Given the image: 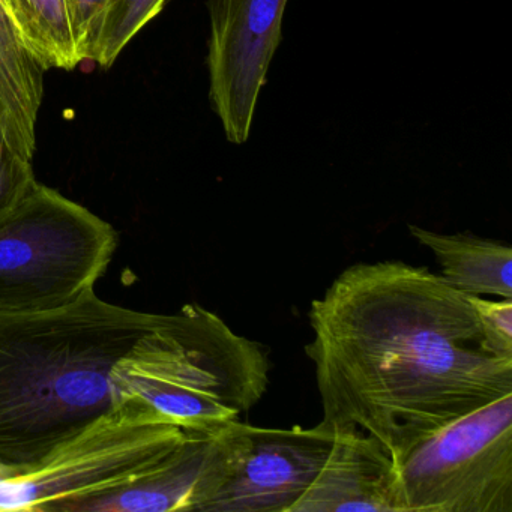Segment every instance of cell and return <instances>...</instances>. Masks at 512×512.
<instances>
[{
	"instance_id": "5",
	"label": "cell",
	"mask_w": 512,
	"mask_h": 512,
	"mask_svg": "<svg viewBox=\"0 0 512 512\" xmlns=\"http://www.w3.org/2000/svg\"><path fill=\"white\" fill-rule=\"evenodd\" d=\"M116 245L112 224L37 182L0 226V314L74 304L95 290Z\"/></svg>"
},
{
	"instance_id": "7",
	"label": "cell",
	"mask_w": 512,
	"mask_h": 512,
	"mask_svg": "<svg viewBox=\"0 0 512 512\" xmlns=\"http://www.w3.org/2000/svg\"><path fill=\"white\" fill-rule=\"evenodd\" d=\"M335 427L263 428L241 421L214 434L200 512H290L322 469Z\"/></svg>"
},
{
	"instance_id": "4",
	"label": "cell",
	"mask_w": 512,
	"mask_h": 512,
	"mask_svg": "<svg viewBox=\"0 0 512 512\" xmlns=\"http://www.w3.org/2000/svg\"><path fill=\"white\" fill-rule=\"evenodd\" d=\"M190 431L133 398L20 472L0 473V511L80 512L154 473Z\"/></svg>"
},
{
	"instance_id": "8",
	"label": "cell",
	"mask_w": 512,
	"mask_h": 512,
	"mask_svg": "<svg viewBox=\"0 0 512 512\" xmlns=\"http://www.w3.org/2000/svg\"><path fill=\"white\" fill-rule=\"evenodd\" d=\"M289 0H208L209 101L224 136L244 145L281 43Z\"/></svg>"
},
{
	"instance_id": "11",
	"label": "cell",
	"mask_w": 512,
	"mask_h": 512,
	"mask_svg": "<svg viewBox=\"0 0 512 512\" xmlns=\"http://www.w3.org/2000/svg\"><path fill=\"white\" fill-rule=\"evenodd\" d=\"M43 73L23 46L4 0H0V133L20 157L29 161L37 149Z\"/></svg>"
},
{
	"instance_id": "17",
	"label": "cell",
	"mask_w": 512,
	"mask_h": 512,
	"mask_svg": "<svg viewBox=\"0 0 512 512\" xmlns=\"http://www.w3.org/2000/svg\"><path fill=\"white\" fill-rule=\"evenodd\" d=\"M70 11L71 28L76 41L77 55L86 62V52L94 37L95 28L107 0H67Z\"/></svg>"
},
{
	"instance_id": "1",
	"label": "cell",
	"mask_w": 512,
	"mask_h": 512,
	"mask_svg": "<svg viewBox=\"0 0 512 512\" xmlns=\"http://www.w3.org/2000/svg\"><path fill=\"white\" fill-rule=\"evenodd\" d=\"M323 421L374 437L392 461L454 419L512 394L470 295L401 260L344 269L311 304Z\"/></svg>"
},
{
	"instance_id": "12",
	"label": "cell",
	"mask_w": 512,
	"mask_h": 512,
	"mask_svg": "<svg viewBox=\"0 0 512 512\" xmlns=\"http://www.w3.org/2000/svg\"><path fill=\"white\" fill-rule=\"evenodd\" d=\"M410 235L433 251L440 277L467 295L512 299V248L472 233H437L409 224Z\"/></svg>"
},
{
	"instance_id": "15",
	"label": "cell",
	"mask_w": 512,
	"mask_h": 512,
	"mask_svg": "<svg viewBox=\"0 0 512 512\" xmlns=\"http://www.w3.org/2000/svg\"><path fill=\"white\" fill-rule=\"evenodd\" d=\"M32 161L20 157L0 133V226H4L37 184Z\"/></svg>"
},
{
	"instance_id": "10",
	"label": "cell",
	"mask_w": 512,
	"mask_h": 512,
	"mask_svg": "<svg viewBox=\"0 0 512 512\" xmlns=\"http://www.w3.org/2000/svg\"><path fill=\"white\" fill-rule=\"evenodd\" d=\"M214 434L190 433L160 469L85 503L80 512L194 511L211 460Z\"/></svg>"
},
{
	"instance_id": "6",
	"label": "cell",
	"mask_w": 512,
	"mask_h": 512,
	"mask_svg": "<svg viewBox=\"0 0 512 512\" xmlns=\"http://www.w3.org/2000/svg\"><path fill=\"white\" fill-rule=\"evenodd\" d=\"M394 466L403 512H512V394L449 422Z\"/></svg>"
},
{
	"instance_id": "2",
	"label": "cell",
	"mask_w": 512,
	"mask_h": 512,
	"mask_svg": "<svg viewBox=\"0 0 512 512\" xmlns=\"http://www.w3.org/2000/svg\"><path fill=\"white\" fill-rule=\"evenodd\" d=\"M160 319L95 290L58 310L0 314V473L34 467L139 398L128 353Z\"/></svg>"
},
{
	"instance_id": "13",
	"label": "cell",
	"mask_w": 512,
	"mask_h": 512,
	"mask_svg": "<svg viewBox=\"0 0 512 512\" xmlns=\"http://www.w3.org/2000/svg\"><path fill=\"white\" fill-rule=\"evenodd\" d=\"M14 28L43 71H71L77 55L67 0H4Z\"/></svg>"
},
{
	"instance_id": "9",
	"label": "cell",
	"mask_w": 512,
	"mask_h": 512,
	"mask_svg": "<svg viewBox=\"0 0 512 512\" xmlns=\"http://www.w3.org/2000/svg\"><path fill=\"white\" fill-rule=\"evenodd\" d=\"M403 512L394 461L374 437L335 427L316 479L290 512Z\"/></svg>"
},
{
	"instance_id": "16",
	"label": "cell",
	"mask_w": 512,
	"mask_h": 512,
	"mask_svg": "<svg viewBox=\"0 0 512 512\" xmlns=\"http://www.w3.org/2000/svg\"><path fill=\"white\" fill-rule=\"evenodd\" d=\"M470 299L491 346L502 355L512 356V299L491 301L475 295Z\"/></svg>"
},
{
	"instance_id": "3",
	"label": "cell",
	"mask_w": 512,
	"mask_h": 512,
	"mask_svg": "<svg viewBox=\"0 0 512 512\" xmlns=\"http://www.w3.org/2000/svg\"><path fill=\"white\" fill-rule=\"evenodd\" d=\"M130 355L136 397L190 433L239 421L269 385L268 349L196 304L161 314Z\"/></svg>"
},
{
	"instance_id": "14",
	"label": "cell",
	"mask_w": 512,
	"mask_h": 512,
	"mask_svg": "<svg viewBox=\"0 0 512 512\" xmlns=\"http://www.w3.org/2000/svg\"><path fill=\"white\" fill-rule=\"evenodd\" d=\"M167 0H107L86 52V61L115 64L134 37L163 11Z\"/></svg>"
}]
</instances>
